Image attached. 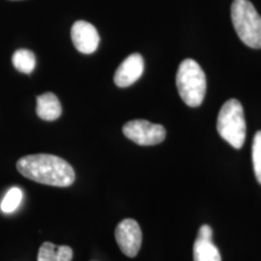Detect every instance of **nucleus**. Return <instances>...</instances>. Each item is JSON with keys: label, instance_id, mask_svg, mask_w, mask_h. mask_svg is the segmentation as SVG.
Here are the masks:
<instances>
[{"label": "nucleus", "instance_id": "nucleus-1", "mask_svg": "<svg viewBox=\"0 0 261 261\" xmlns=\"http://www.w3.org/2000/svg\"><path fill=\"white\" fill-rule=\"evenodd\" d=\"M19 173L28 179L48 186H71L75 182L74 168L66 162L50 154L28 155L17 163Z\"/></svg>", "mask_w": 261, "mask_h": 261}, {"label": "nucleus", "instance_id": "nucleus-2", "mask_svg": "<svg viewBox=\"0 0 261 261\" xmlns=\"http://www.w3.org/2000/svg\"><path fill=\"white\" fill-rule=\"evenodd\" d=\"M176 86L181 99L192 108L199 107L205 97L206 76L202 68L194 59L181 62L176 74Z\"/></svg>", "mask_w": 261, "mask_h": 261}, {"label": "nucleus", "instance_id": "nucleus-3", "mask_svg": "<svg viewBox=\"0 0 261 261\" xmlns=\"http://www.w3.org/2000/svg\"><path fill=\"white\" fill-rule=\"evenodd\" d=\"M234 28L243 43L261 48V17L249 0H234L231 5Z\"/></svg>", "mask_w": 261, "mask_h": 261}, {"label": "nucleus", "instance_id": "nucleus-4", "mask_svg": "<svg viewBox=\"0 0 261 261\" xmlns=\"http://www.w3.org/2000/svg\"><path fill=\"white\" fill-rule=\"evenodd\" d=\"M217 129L220 136L235 149H240L246 140L247 126L241 103L230 99L223 105L218 115Z\"/></svg>", "mask_w": 261, "mask_h": 261}, {"label": "nucleus", "instance_id": "nucleus-5", "mask_svg": "<svg viewBox=\"0 0 261 261\" xmlns=\"http://www.w3.org/2000/svg\"><path fill=\"white\" fill-rule=\"evenodd\" d=\"M123 134L127 139L141 146L156 145L166 139V129L159 124L147 120H132L123 126Z\"/></svg>", "mask_w": 261, "mask_h": 261}, {"label": "nucleus", "instance_id": "nucleus-6", "mask_svg": "<svg viewBox=\"0 0 261 261\" xmlns=\"http://www.w3.org/2000/svg\"><path fill=\"white\" fill-rule=\"evenodd\" d=\"M115 239L121 252L128 257H135L140 252L142 233L140 224L133 219H125L115 228Z\"/></svg>", "mask_w": 261, "mask_h": 261}, {"label": "nucleus", "instance_id": "nucleus-7", "mask_svg": "<svg viewBox=\"0 0 261 261\" xmlns=\"http://www.w3.org/2000/svg\"><path fill=\"white\" fill-rule=\"evenodd\" d=\"M71 37L75 48L84 55L93 54L100 43L97 29L84 20L75 21L71 30Z\"/></svg>", "mask_w": 261, "mask_h": 261}, {"label": "nucleus", "instance_id": "nucleus-8", "mask_svg": "<svg viewBox=\"0 0 261 261\" xmlns=\"http://www.w3.org/2000/svg\"><path fill=\"white\" fill-rule=\"evenodd\" d=\"M144 71V60L140 54H133L128 56L119 67L114 75V83L121 88H125L135 84Z\"/></svg>", "mask_w": 261, "mask_h": 261}, {"label": "nucleus", "instance_id": "nucleus-9", "mask_svg": "<svg viewBox=\"0 0 261 261\" xmlns=\"http://www.w3.org/2000/svg\"><path fill=\"white\" fill-rule=\"evenodd\" d=\"M37 115L43 120L54 121L60 117L62 113L61 103L56 95L50 92L37 97Z\"/></svg>", "mask_w": 261, "mask_h": 261}, {"label": "nucleus", "instance_id": "nucleus-10", "mask_svg": "<svg viewBox=\"0 0 261 261\" xmlns=\"http://www.w3.org/2000/svg\"><path fill=\"white\" fill-rule=\"evenodd\" d=\"M73 250L68 246L45 242L39 249L38 261H72Z\"/></svg>", "mask_w": 261, "mask_h": 261}, {"label": "nucleus", "instance_id": "nucleus-11", "mask_svg": "<svg viewBox=\"0 0 261 261\" xmlns=\"http://www.w3.org/2000/svg\"><path fill=\"white\" fill-rule=\"evenodd\" d=\"M193 252L194 261H222L220 251L212 242V239L197 236Z\"/></svg>", "mask_w": 261, "mask_h": 261}, {"label": "nucleus", "instance_id": "nucleus-12", "mask_svg": "<svg viewBox=\"0 0 261 261\" xmlns=\"http://www.w3.org/2000/svg\"><path fill=\"white\" fill-rule=\"evenodd\" d=\"M14 67L23 74H30L33 72L36 66V58L32 51L29 49H18L12 57Z\"/></svg>", "mask_w": 261, "mask_h": 261}, {"label": "nucleus", "instance_id": "nucleus-13", "mask_svg": "<svg viewBox=\"0 0 261 261\" xmlns=\"http://www.w3.org/2000/svg\"><path fill=\"white\" fill-rule=\"evenodd\" d=\"M21 199H22V192L20 189L17 187L10 189L1 202V210L6 214L14 212L19 207L21 202Z\"/></svg>", "mask_w": 261, "mask_h": 261}, {"label": "nucleus", "instance_id": "nucleus-14", "mask_svg": "<svg viewBox=\"0 0 261 261\" xmlns=\"http://www.w3.org/2000/svg\"><path fill=\"white\" fill-rule=\"evenodd\" d=\"M252 155L254 174L261 184V130H258L253 138Z\"/></svg>", "mask_w": 261, "mask_h": 261}, {"label": "nucleus", "instance_id": "nucleus-15", "mask_svg": "<svg viewBox=\"0 0 261 261\" xmlns=\"http://www.w3.org/2000/svg\"><path fill=\"white\" fill-rule=\"evenodd\" d=\"M197 236L202 237V238H206V239H212V237H213V230H212V228L208 224H204V225H202L199 228Z\"/></svg>", "mask_w": 261, "mask_h": 261}]
</instances>
